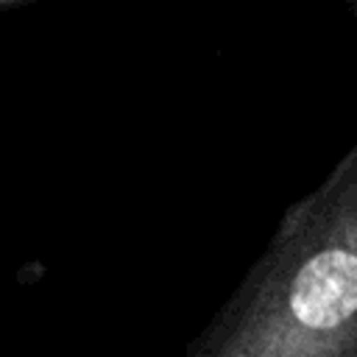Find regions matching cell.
Wrapping results in <instances>:
<instances>
[{
	"mask_svg": "<svg viewBox=\"0 0 357 357\" xmlns=\"http://www.w3.org/2000/svg\"><path fill=\"white\" fill-rule=\"evenodd\" d=\"M181 357H357V151L290 204Z\"/></svg>",
	"mask_w": 357,
	"mask_h": 357,
	"instance_id": "cell-1",
	"label": "cell"
},
{
	"mask_svg": "<svg viewBox=\"0 0 357 357\" xmlns=\"http://www.w3.org/2000/svg\"><path fill=\"white\" fill-rule=\"evenodd\" d=\"M22 3H31V0H0V11L11 8V6H22Z\"/></svg>",
	"mask_w": 357,
	"mask_h": 357,
	"instance_id": "cell-2",
	"label": "cell"
}]
</instances>
